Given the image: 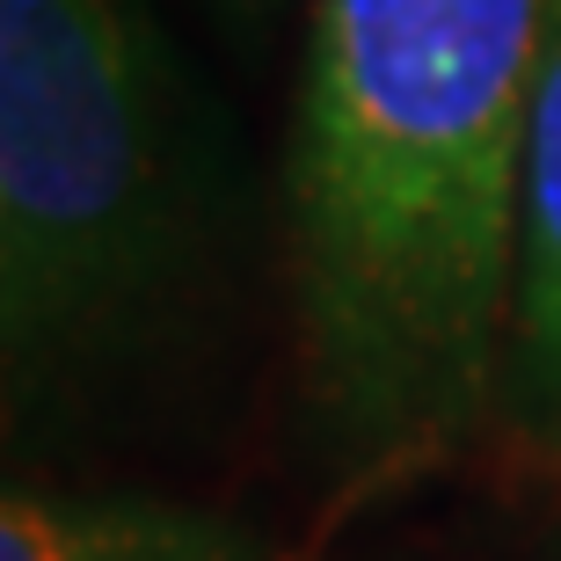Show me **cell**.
Here are the masks:
<instances>
[{
	"label": "cell",
	"instance_id": "cell-1",
	"mask_svg": "<svg viewBox=\"0 0 561 561\" xmlns=\"http://www.w3.org/2000/svg\"><path fill=\"white\" fill-rule=\"evenodd\" d=\"M547 0H313L285 153L299 394L351 489L503 401Z\"/></svg>",
	"mask_w": 561,
	"mask_h": 561
},
{
	"label": "cell",
	"instance_id": "cell-2",
	"mask_svg": "<svg viewBox=\"0 0 561 561\" xmlns=\"http://www.w3.org/2000/svg\"><path fill=\"white\" fill-rule=\"evenodd\" d=\"M205 168L131 0H0V365L8 416L88 387L183 285Z\"/></svg>",
	"mask_w": 561,
	"mask_h": 561
},
{
	"label": "cell",
	"instance_id": "cell-3",
	"mask_svg": "<svg viewBox=\"0 0 561 561\" xmlns=\"http://www.w3.org/2000/svg\"><path fill=\"white\" fill-rule=\"evenodd\" d=\"M0 561H277L263 533L153 496H44L8 489Z\"/></svg>",
	"mask_w": 561,
	"mask_h": 561
},
{
	"label": "cell",
	"instance_id": "cell-4",
	"mask_svg": "<svg viewBox=\"0 0 561 561\" xmlns=\"http://www.w3.org/2000/svg\"><path fill=\"white\" fill-rule=\"evenodd\" d=\"M503 401H511L525 423L561 416V0H547L540 88H533L525 241H518V307H511Z\"/></svg>",
	"mask_w": 561,
	"mask_h": 561
},
{
	"label": "cell",
	"instance_id": "cell-5",
	"mask_svg": "<svg viewBox=\"0 0 561 561\" xmlns=\"http://www.w3.org/2000/svg\"><path fill=\"white\" fill-rule=\"evenodd\" d=\"M219 8H233V15H271L277 0H219Z\"/></svg>",
	"mask_w": 561,
	"mask_h": 561
}]
</instances>
